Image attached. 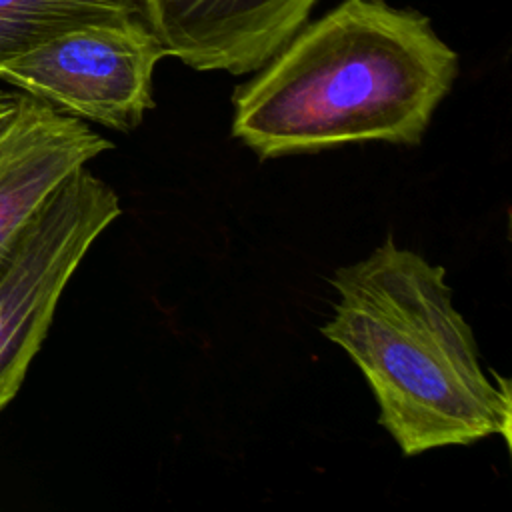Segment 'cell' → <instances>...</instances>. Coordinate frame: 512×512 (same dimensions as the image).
Returning <instances> with one entry per match:
<instances>
[{
  "instance_id": "cell-3",
  "label": "cell",
  "mask_w": 512,
  "mask_h": 512,
  "mask_svg": "<svg viewBox=\"0 0 512 512\" xmlns=\"http://www.w3.org/2000/svg\"><path fill=\"white\" fill-rule=\"evenodd\" d=\"M120 212L118 194L82 166L0 256V410L20 390L68 280Z\"/></svg>"
},
{
  "instance_id": "cell-2",
  "label": "cell",
  "mask_w": 512,
  "mask_h": 512,
  "mask_svg": "<svg viewBox=\"0 0 512 512\" xmlns=\"http://www.w3.org/2000/svg\"><path fill=\"white\" fill-rule=\"evenodd\" d=\"M446 270L388 238L338 268L322 336L364 374L378 424L404 456L502 436L510 446V380L492 382L470 324L454 308Z\"/></svg>"
},
{
  "instance_id": "cell-4",
  "label": "cell",
  "mask_w": 512,
  "mask_h": 512,
  "mask_svg": "<svg viewBox=\"0 0 512 512\" xmlns=\"http://www.w3.org/2000/svg\"><path fill=\"white\" fill-rule=\"evenodd\" d=\"M166 50L146 18L60 34L0 64V80L50 106L128 132L154 108L152 74Z\"/></svg>"
},
{
  "instance_id": "cell-6",
  "label": "cell",
  "mask_w": 512,
  "mask_h": 512,
  "mask_svg": "<svg viewBox=\"0 0 512 512\" xmlns=\"http://www.w3.org/2000/svg\"><path fill=\"white\" fill-rule=\"evenodd\" d=\"M114 144L30 94L0 126V256L50 194Z\"/></svg>"
},
{
  "instance_id": "cell-5",
  "label": "cell",
  "mask_w": 512,
  "mask_h": 512,
  "mask_svg": "<svg viewBox=\"0 0 512 512\" xmlns=\"http://www.w3.org/2000/svg\"><path fill=\"white\" fill-rule=\"evenodd\" d=\"M318 0H142L166 56L194 70H260L308 20Z\"/></svg>"
},
{
  "instance_id": "cell-7",
  "label": "cell",
  "mask_w": 512,
  "mask_h": 512,
  "mask_svg": "<svg viewBox=\"0 0 512 512\" xmlns=\"http://www.w3.org/2000/svg\"><path fill=\"white\" fill-rule=\"evenodd\" d=\"M144 18L142 0H0V64L70 30Z\"/></svg>"
},
{
  "instance_id": "cell-8",
  "label": "cell",
  "mask_w": 512,
  "mask_h": 512,
  "mask_svg": "<svg viewBox=\"0 0 512 512\" xmlns=\"http://www.w3.org/2000/svg\"><path fill=\"white\" fill-rule=\"evenodd\" d=\"M20 96H22V92H12L6 88H0V120H4L16 112Z\"/></svg>"
},
{
  "instance_id": "cell-1",
  "label": "cell",
  "mask_w": 512,
  "mask_h": 512,
  "mask_svg": "<svg viewBox=\"0 0 512 512\" xmlns=\"http://www.w3.org/2000/svg\"><path fill=\"white\" fill-rule=\"evenodd\" d=\"M458 76L428 16L342 0L302 26L232 98V136L260 160L346 144H418Z\"/></svg>"
}]
</instances>
